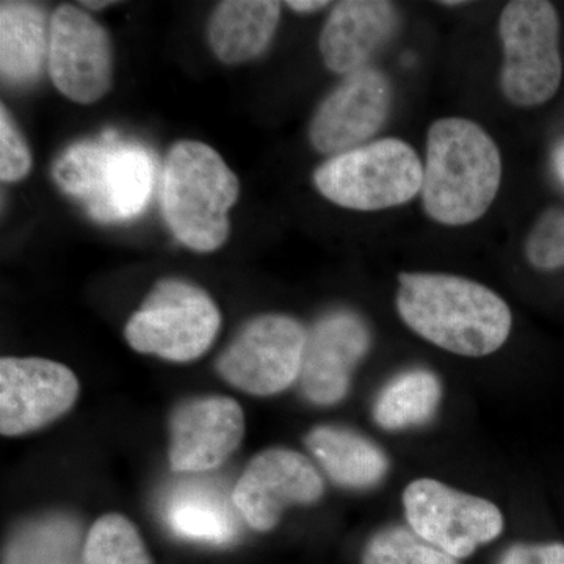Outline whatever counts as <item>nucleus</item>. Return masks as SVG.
<instances>
[{
	"label": "nucleus",
	"mask_w": 564,
	"mask_h": 564,
	"mask_svg": "<svg viewBox=\"0 0 564 564\" xmlns=\"http://www.w3.org/2000/svg\"><path fill=\"white\" fill-rule=\"evenodd\" d=\"M397 311L408 328L455 355L480 358L510 337L508 304L491 289L444 273H400Z\"/></svg>",
	"instance_id": "f257e3e1"
},
{
	"label": "nucleus",
	"mask_w": 564,
	"mask_h": 564,
	"mask_svg": "<svg viewBox=\"0 0 564 564\" xmlns=\"http://www.w3.org/2000/svg\"><path fill=\"white\" fill-rule=\"evenodd\" d=\"M502 181L496 141L477 122L443 118L433 122L423 165V209L444 226L480 220L492 206Z\"/></svg>",
	"instance_id": "f03ea898"
},
{
	"label": "nucleus",
	"mask_w": 564,
	"mask_h": 564,
	"mask_svg": "<svg viewBox=\"0 0 564 564\" xmlns=\"http://www.w3.org/2000/svg\"><path fill=\"white\" fill-rule=\"evenodd\" d=\"M236 173L202 141L173 144L162 181V210L176 239L193 251H217L229 237V210L239 199Z\"/></svg>",
	"instance_id": "7ed1b4c3"
},
{
	"label": "nucleus",
	"mask_w": 564,
	"mask_h": 564,
	"mask_svg": "<svg viewBox=\"0 0 564 564\" xmlns=\"http://www.w3.org/2000/svg\"><path fill=\"white\" fill-rule=\"evenodd\" d=\"M58 187L87 206L99 221H126L150 199L154 165L150 152L129 141L104 137L68 148L55 162Z\"/></svg>",
	"instance_id": "20e7f679"
},
{
	"label": "nucleus",
	"mask_w": 564,
	"mask_h": 564,
	"mask_svg": "<svg viewBox=\"0 0 564 564\" xmlns=\"http://www.w3.org/2000/svg\"><path fill=\"white\" fill-rule=\"evenodd\" d=\"M423 165L411 144L383 139L334 155L314 173L328 202L359 212L403 206L422 192Z\"/></svg>",
	"instance_id": "39448f33"
},
{
	"label": "nucleus",
	"mask_w": 564,
	"mask_h": 564,
	"mask_svg": "<svg viewBox=\"0 0 564 564\" xmlns=\"http://www.w3.org/2000/svg\"><path fill=\"white\" fill-rule=\"evenodd\" d=\"M503 47L500 85L505 98L518 107L551 101L563 79L560 17L545 0H514L499 20Z\"/></svg>",
	"instance_id": "423d86ee"
},
{
	"label": "nucleus",
	"mask_w": 564,
	"mask_h": 564,
	"mask_svg": "<svg viewBox=\"0 0 564 564\" xmlns=\"http://www.w3.org/2000/svg\"><path fill=\"white\" fill-rule=\"evenodd\" d=\"M217 304L198 285L163 280L126 325L133 350L173 362H191L209 350L220 332Z\"/></svg>",
	"instance_id": "0eeeda50"
},
{
	"label": "nucleus",
	"mask_w": 564,
	"mask_h": 564,
	"mask_svg": "<svg viewBox=\"0 0 564 564\" xmlns=\"http://www.w3.org/2000/svg\"><path fill=\"white\" fill-rule=\"evenodd\" d=\"M307 333L302 323L281 314L252 318L221 352L218 373L251 395H274L302 373Z\"/></svg>",
	"instance_id": "6e6552de"
},
{
	"label": "nucleus",
	"mask_w": 564,
	"mask_h": 564,
	"mask_svg": "<svg viewBox=\"0 0 564 564\" xmlns=\"http://www.w3.org/2000/svg\"><path fill=\"white\" fill-rule=\"evenodd\" d=\"M403 505L410 529L455 560L473 555L503 530L496 505L430 478L408 485Z\"/></svg>",
	"instance_id": "1a4fd4ad"
},
{
	"label": "nucleus",
	"mask_w": 564,
	"mask_h": 564,
	"mask_svg": "<svg viewBox=\"0 0 564 564\" xmlns=\"http://www.w3.org/2000/svg\"><path fill=\"white\" fill-rule=\"evenodd\" d=\"M50 22L47 69L55 88L73 102H98L111 87L109 33L87 11L73 6L58 7Z\"/></svg>",
	"instance_id": "9d476101"
},
{
	"label": "nucleus",
	"mask_w": 564,
	"mask_h": 564,
	"mask_svg": "<svg viewBox=\"0 0 564 564\" xmlns=\"http://www.w3.org/2000/svg\"><path fill=\"white\" fill-rule=\"evenodd\" d=\"M322 475L306 456L291 448H269L254 456L232 491V503L256 532H270L292 505L322 499Z\"/></svg>",
	"instance_id": "9b49d317"
},
{
	"label": "nucleus",
	"mask_w": 564,
	"mask_h": 564,
	"mask_svg": "<svg viewBox=\"0 0 564 564\" xmlns=\"http://www.w3.org/2000/svg\"><path fill=\"white\" fill-rule=\"evenodd\" d=\"M79 380L68 367L43 358L0 361V433L22 436L68 413L79 397Z\"/></svg>",
	"instance_id": "f8f14e48"
},
{
	"label": "nucleus",
	"mask_w": 564,
	"mask_h": 564,
	"mask_svg": "<svg viewBox=\"0 0 564 564\" xmlns=\"http://www.w3.org/2000/svg\"><path fill=\"white\" fill-rule=\"evenodd\" d=\"M391 99V84L381 70L367 66L345 77L315 111L310 128L314 150L334 158L362 147L383 128Z\"/></svg>",
	"instance_id": "ddd939ff"
},
{
	"label": "nucleus",
	"mask_w": 564,
	"mask_h": 564,
	"mask_svg": "<svg viewBox=\"0 0 564 564\" xmlns=\"http://www.w3.org/2000/svg\"><path fill=\"white\" fill-rule=\"evenodd\" d=\"M243 436V411L236 400H187L170 417V466L174 473H209L239 448Z\"/></svg>",
	"instance_id": "4468645a"
},
{
	"label": "nucleus",
	"mask_w": 564,
	"mask_h": 564,
	"mask_svg": "<svg viewBox=\"0 0 564 564\" xmlns=\"http://www.w3.org/2000/svg\"><path fill=\"white\" fill-rule=\"evenodd\" d=\"M369 348V328L359 315L350 311L325 315L307 333L300 373L304 397L322 406L339 403Z\"/></svg>",
	"instance_id": "2eb2a0df"
},
{
	"label": "nucleus",
	"mask_w": 564,
	"mask_h": 564,
	"mask_svg": "<svg viewBox=\"0 0 564 564\" xmlns=\"http://www.w3.org/2000/svg\"><path fill=\"white\" fill-rule=\"evenodd\" d=\"M397 11L383 0H345L334 6L321 35V54L329 69L350 76L367 68L375 52L391 39Z\"/></svg>",
	"instance_id": "dca6fc26"
},
{
	"label": "nucleus",
	"mask_w": 564,
	"mask_h": 564,
	"mask_svg": "<svg viewBox=\"0 0 564 564\" xmlns=\"http://www.w3.org/2000/svg\"><path fill=\"white\" fill-rule=\"evenodd\" d=\"M281 3L273 0H226L212 13L207 39L226 65L254 61L272 43Z\"/></svg>",
	"instance_id": "f3484780"
},
{
	"label": "nucleus",
	"mask_w": 564,
	"mask_h": 564,
	"mask_svg": "<svg viewBox=\"0 0 564 564\" xmlns=\"http://www.w3.org/2000/svg\"><path fill=\"white\" fill-rule=\"evenodd\" d=\"M51 22L39 6L0 3V73L10 85L35 82L47 65Z\"/></svg>",
	"instance_id": "a211bd4d"
},
{
	"label": "nucleus",
	"mask_w": 564,
	"mask_h": 564,
	"mask_svg": "<svg viewBox=\"0 0 564 564\" xmlns=\"http://www.w3.org/2000/svg\"><path fill=\"white\" fill-rule=\"evenodd\" d=\"M306 445L334 484L343 488H373L388 474V456L381 448L344 426H317L307 434Z\"/></svg>",
	"instance_id": "6ab92c4d"
},
{
	"label": "nucleus",
	"mask_w": 564,
	"mask_h": 564,
	"mask_svg": "<svg viewBox=\"0 0 564 564\" xmlns=\"http://www.w3.org/2000/svg\"><path fill=\"white\" fill-rule=\"evenodd\" d=\"M166 522L177 536L214 545L232 543L237 516L221 496L207 488L180 489L166 505Z\"/></svg>",
	"instance_id": "aec40b11"
},
{
	"label": "nucleus",
	"mask_w": 564,
	"mask_h": 564,
	"mask_svg": "<svg viewBox=\"0 0 564 564\" xmlns=\"http://www.w3.org/2000/svg\"><path fill=\"white\" fill-rule=\"evenodd\" d=\"M443 389L436 375L415 369L388 383L375 403V421L386 430H403L429 422L436 413Z\"/></svg>",
	"instance_id": "412c9836"
},
{
	"label": "nucleus",
	"mask_w": 564,
	"mask_h": 564,
	"mask_svg": "<svg viewBox=\"0 0 564 564\" xmlns=\"http://www.w3.org/2000/svg\"><path fill=\"white\" fill-rule=\"evenodd\" d=\"M79 529L69 519H43L14 536L3 564H79Z\"/></svg>",
	"instance_id": "4be33fe9"
},
{
	"label": "nucleus",
	"mask_w": 564,
	"mask_h": 564,
	"mask_svg": "<svg viewBox=\"0 0 564 564\" xmlns=\"http://www.w3.org/2000/svg\"><path fill=\"white\" fill-rule=\"evenodd\" d=\"M82 564H152V560L137 527L111 513L91 525L82 545Z\"/></svg>",
	"instance_id": "5701e85b"
},
{
	"label": "nucleus",
	"mask_w": 564,
	"mask_h": 564,
	"mask_svg": "<svg viewBox=\"0 0 564 564\" xmlns=\"http://www.w3.org/2000/svg\"><path fill=\"white\" fill-rule=\"evenodd\" d=\"M362 564H458L455 558L403 527H386L370 538Z\"/></svg>",
	"instance_id": "b1692460"
},
{
	"label": "nucleus",
	"mask_w": 564,
	"mask_h": 564,
	"mask_svg": "<svg viewBox=\"0 0 564 564\" xmlns=\"http://www.w3.org/2000/svg\"><path fill=\"white\" fill-rule=\"evenodd\" d=\"M527 261L541 272L564 267V209L551 207L538 218L525 242Z\"/></svg>",
	"instance_id": "393cba45"
},
{
	"label": "nucleus",
	"mask_w": 564,
	"mask_h": 564,
	"mask_svg": "<svg viewBox=\"0 0 564 564\" xmlns=\"http://www.w3.org/2000/svg\"><path fill=\"white\" fill-rule=\"evenodd\" d=\"M32 170V154L6 106L0 107V180L18 182Z\"/></svg>",
	"instance_id": "a878e982"
},
{
	"label": "nucleus",
	"mask_w": 564,
	"mask_h": 564,
	"mask_svg": "<svg viewBox=\"0 0 564 564\" xmlns=\"http://www.w3.org/2000/svg\"><path fill=\"white\" fill-rule=\"evenodd\" d=\"M500 564H564V544H516L505 552Z\"/></svg>",
	"instance_id": "bb28decb"
},
{
	"label": "nucleus",
	"mask_w": 564,
	"mask_h": 564,
	"mask_svg": "<svg viewBox=\"0 0 564 564\" xmlns=\"http://www.w3.org/2000/svg\"><path fill=\"white\" fill-rule=\"evenodd\" d=\"M285 6L293 11H299V13H314V11L328 7L329 2H322V0H292V2H285Z\"/></svg>",
	"instance_id": "cd10ccee"
},
{
	"label": "nucleus",
	"mask_w": 564,
	"mask_h": 564,
	"mask_svg": "<svg viewBox=\"0 0 564 564\" xmlns=\"http://www.w3.org/2000/svg\"><path fill=\"white\" fill-rule=\"evenodd\" d=\"M552 165L558 181L564 185V139L556 144L554 154H552Z\"/></svg>",
	"instance_id": "c85d7f7f"
},
{
	"label": "nucleus",
	"mask_w": 564,
	"mask_h": 564,
	"mask_svg": "<svg viewBox=\"0 0 564 564\" xmlns=\"http://www.w3.org/2000/svg\"><path fill=\"white\" fill-rule=\"evenodd\" d=\"M113 2H82V7H85V9H91V10H101L106 9V7H110Z\"/></svg>",
	"instance_id": "c756f323"
},
{
	"label": "nucleus",
	"mask_w": 564,
	"mask_h": 564,
	"mask_svg": "<svg viewBox=\"0 0 564 564\" xmlns=\"http://www.w3.org/2000/svg\"><path fill=\"white\" fill-rule=\"evenodd\" d=\"M443 6H445V7H452V6L462 7L463 2H443Z\"/></svg>",
	"instance_id": "7c9ffc66"
}]
</instances>
